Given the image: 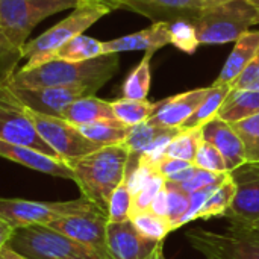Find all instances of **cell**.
<instances>
[{
  "mask_svg": "<svg viewBox=\"0 0 259 259\" xmlns=\"http://www.w3.org/2000/svg\"><path fill=\"white\" fill-rule=\"evenodd\" d=\"M120 68L118 53H105L80 62L49 61L32 68H20L9 87H68L85 85L99 91Z\"/></svg>",
  "mask_w": 259,
  "mask_h": 259,
  "instance_id": "1",
  "label": "cell"
},
{
  "mask_svg": "<svg viewBox=\"0 0 259 259\" xmlns=\"http://www.w3.org/2000/svg\"><path fill=\"white\" fill-rule=\"evenodd\" d=\"M127 162L129 150L121 143L100 147L67 164L73 171V181L79 187L82 197L108 212L109 199L123 182Z\"/></svg>",
  "mask_w": 259,
  "mask_h": 259,
  "instance_id": "2",
  "label": "cell"
},
{
  "mask_svg": "<svg viewBox=\"0 0 259 259\" xmlns=\"http://www.w3.org/2000/svg\"><path fill=\"white\" fill-rule=\"evenodd\" d=\"M253 24H259V8L250 0L222 2L194 21L200 44L235 42Z\"/></svg>",
  "mask_w": 259,
  "mask_h": 259,
  "instance_id": "3",
  "label": "cell"
},
{
  "mask_svg": "<svg viewBox=\"0 0 259 259\" xmlns=\"http://www.w3.org/2000/svg\"><path fill=\"white\" fill-rule=\"evenodd\" d=\"M8 247L26 259H103L90 247L47 225L17 228Z\"/></svg>",
  "mask_w": 259,
  "mask_h": 259,
  "instance_id": "4",
  "label": "cell"
},
{
  "mask_svg": "<svg viewBox=\"0 0 259 259\" xmlns=\"http://www.w3.org/2000/svg\"><path fill=\"white\" fill-rule=\"evenodd\" d=\"M109 12V8L97 2L80 0V3L73 9V12L68 17H65L58 24H55L49 30H46L39 36L23 46V58H27V62L23 68L36 67L42 58L58 50L71 38L82 35L91 24L99 21L102 17L108 15Z\"/></svg>",
  "mask_w": 259,
  "mask_h": 259,
  "instance_id": "5",
  "label": "cell"
},
{
  "mask_svg": "<svg viewBox=\"0 0 259 259\" xmlns=\"http://www.w3.org/2000/svg\"><path fill=\"white\" fill-rule=\"evenodd\" d=\"M185 237L205 259H259V232L252 226L231 223L225 232L194 228Z\"/></svg>",
  "mask_w": 259,
  "mask_h": 259,
  "instance_id": "6",
  "label": "cell"
},
{
  "mask_svg": "<svg viewBox=\"0 0 259 259\" xmlns=\"http://www.w3.org/2000/svg\"><path fill=\"white\" fill-rule=\"evenodd\" d=\"M80 0H0V26L8 38L20 49L44 18L74 9Z\"/></svg>",
  "mask_w": 259,
  "mask_h": 259,
  "instance_id": "7",
  "label": "cell"
},
{
  "mask_svg": "<svg viewBox=\"0 0 259 259\" xmlns=\"http://www.w3.org/2000/svg\"><path fill=\"white\" fill-rule=\"evenodd\" d=\"M96 206V203L85 197L67 202H38L0 197V217L17 229L32 225H49L61 217L82 214Z\"/></svg>",
  "mask_w": 259,
  "mask_h": 259,
  "instance_id": "8",
  "label": "cell"
},
{
  "mask_svg": "<svg viewBox=\"0 0 259 259\" xmlns=\"http://www.w3.org/2000/svg\"><path fill=\"white\" fill-rule=\"evenodd\" d=\"M0 140L26 146L52 158L61 159L39 137L26 112V106L14 96L8 85L0 87Z\"/></svg>",
  "mask_w": 259,
  "mask_h": 259,
  "instance_id": "9",
  "label": "cell"
},
{
  "mask_svg": "<svg viewBox=\"0 0 259 259\" xmlns=\"http://www.w3.org/2000/svg\"><path fill=\"white\" fill-rule=\"evenodd\" d=\"M29 118L32 120L39 137L55 150V153L65 162L85 156L97 149L99 144L90 141L83 134L71 123L61 117L46 115L26 108Z\"/></svg>",
  "mask_w": 259,
  "mask_h": 259,
  "instance_id": "10",
  "label": "cell"
},
{
  "mask_svg": "<svg viewBox=\"0 0 259 259\" xmlns=\"http://www.w3.org/2000/svg\"><path fill=\"white\" fill-rule=\"evenodd\" d=\"M9 87V85H8ZM14 96L29 109L62 117L64 111L76 100L88 96H96V90L85 85L68 87H9Z\"/></svg>",
  "mask_w": 259,
  "mask_h": 259,
  "instance_id": "11",
  "label": "cell"
},
{
  "mask_svg": "<svg viewBox=\"0 0 259 259\" xmlns=\"http://www.w3.org/2000/svg\"><path fill=\"white\" fill-rule=\"evenodd\" d=\"M108 212L96 206L87 212L61 217L47 226L90 247L103 259H109L106 249Z\"/></svg>",
  "mask_w": 259,
  "mask_h": 259,
  "instance_id": "12",
  "label": "cell"
},
{
  "mask_svg": "<svg viewBox=\"0 0 259 259\" xmlns=\"http://www.w3.org/2000/svg\"><path fill=\"white\" fill-rule=\"evenodd\" d=\"M231 176L237 190L225 217L231 223L253 226L259 222V164L246 162Z\"/></svg>",
  "mask_w": 259,
  "mask_h": 259,
  "instance_id": "13",
  "label": "cell"
},
{
  "mask_svg": "<svg viewBox=\"0 0 259 259\" xmlns=\"http://www.w3.org/2000/svg\"><path fill=\"white\" fill-rule=\"evenodd\" d=\"M226 0H123L121 8L137 12L152 23L176 20L196 21L206 9Z\"/></svg>",
  "mask_w": 259,
  "mask_h": 259,
  "instance_id": "14",
  "label": "cell"
},
{
  "mask_svg": "<svg viewBox=\"0 0 259 259\" xmlns=\"http://www.w3.org/2000/svg\"><path fill=\"white\" fill-rule=\"evenodd\" d=\"M161 241L144 237L134 223L108 222L106 225V249L109 259H144L147 258Z\"/></svg>",
  "mask_w": 259,
  "mask_h": 259,
  "instance_id": "15",
  "label": "cell"
},
{
  "mask_svg": "<svg viewBox=\"0 0 259 259\" xmlns=\"http://www.w3.org/2000/svg\"><path fill=\"white\" fill-rule=\"evenodd\" d=\"M208 91H209V87L197 88V90H191L182 94L171 96L162 102H158L156 109L149 118V121L161 127L179 129L193 115V112L206 97Z\"/></svg>",
  "mask_w": 259,
  "mask_h": 259,
  "instance_id": "16",
  "label": "cell"
},
{
  "mask_svg": "<svg viewBox=\"0 0 259 259\" xmlns=\"http://www.w3.org/2000/svg\"><path fill=\"white\" fill-rule=\"evenodd\" d=\"M202 137L222 153L229 173L246 164L243 141L231 123L214 117L202 127Z\"/></svg>",
  "mask_w": 259,
  "mask_h": 259,
  "instance_id": "17",
  "label": "cell"
},
{
  "mask_svg": "<svg viewBox=\"0 0 259 259\" xmlns=\"http://www.w3.org/2000/svg\"><path fill=\"white\" fill-rule=\"evenodd\" d=\"M0 156L9 159L12 162L21 164L35 171L73 181V171L65 161L52 158V156L44 155L35 149L0 140Z\"/></svg>",
  "mask_w": 259,
  "mask_h": 259,
  "instance_id": "18",
  "label": "cell"
},
{
  "mask_svg": "<svg viewBox=\"0 0 259 259\" xmlns=\"http://www.w3.org/2000/svg\"><path fill=\"white\" fill-rule=\"evenodd\" d=\"M170 44V26L168 23H153L150 27L103 41V53H121V52H152Z\"/></svg>",
  "mask_w": 259,
  "mask_h": 259,
  "instance_id": "19",
  "label": "cell"
},
{
  "mask_svg": "<svg viewBox=\"0 0 259 259\" xmlns=\"http://www.w3.org/2000/svg\"><path fill=\"white\" fill-rule=\"evenodd\" d=\"M259 52V30H249L243 33L228 56L215 83H232L238 74L253 61Z\"/></svg>",
  "mask_w": 259,
  "mask_h": 259,
  "instance_id": "20",
  "label": "cell"
},
{
  "mask_svg": "<svg viewBox=\"0 0 259 259\" xmlns=\"http://www.w3.org/2000/svg\"><path fill=\"white\" fill-rule=\"evenodd\" d=\"M64 120L74 126L90 124L103 120H117L111 106V102L102 100L96 96L82 97L73 102L62 114Z\"/></svg>",
  "mask_w": 259,
  "mask_h": 259,
  "instance_id": "21",
  "label": "cell"
},
{
  "mask_svg": "<svg viewBox=\"0 0 259 259\" xmlns=\"http://www.w3.org/2000/svg\"><path fill=\"white\" fill-rule=\"evenodd\" d=\"M105 55L103 53V41H99L96 38L87 36V35H77L62 44L58 50L53 53L47 55L46 58L41 59V64L49 62V61H65V62H80V61H88L93 58H99Z\"/></svg>",
  "mask_w": 259,
  "mask_h": 259,
  "instance_id": "22",
  "label": "cell"
},
{
  "mask_svg": "<svg viewBox=\"0 0 259 259\" xmlns=\"http://www.w3.org/2000/svg\"><path fill=\"white\" fill-rule=\"evenodd\" d=\"M259 112V90H234L231 88L223 105L219 109L217 117L237 123L249 118Z\"/></svg>",
  "mask_w": 259,
  "mask_h": 259,
  "instance_id": "23",
  "label": "cell"
},
{
  "mask_svg": "<svg viewBox=\"0 0 259 259\" xmlns=\"http://www.w3.org/2000/svg\"><path fill=\"white\" fill-rule=\"evenodd\" d=\"M231 91L229 83H212L209 87V91L206 97L202 100V103L197 106V109L193 112V115L179 127L181 131H188V129H200L203 127L208 121H211L214 117H217L220 106L223 105L226 96Z\"/></svg>",
  "mask_w": 259,
  "mask_h": 259,
  "instance_id": "24",
  "label": "cell"
},
{
  "mask_svg": "<svg viewBox=\"0 0 259 259\" xmlns=\"http://www.w3.org/2000/svg\"><path fill=\"white\" fill-rule=\"evenodd\" d=\"M76 127L83 134V137L99 144L100 147L124 143L131 129L124 126L123 123H120L118 120H103V121H96V123L82 124Z\"/></svg>",
  "mask_w": 259,
  "mask_h": 259,
  "instance_id": "25",
  "label": "cell"
},
{
  "mask_svg": "<svg viewBox=\"0 0 259 259\" xmlns=\"http://www.w3.org/2000/svg\"><path fill=\"white\" fill-rule=\"evenodd\" d=\"M111 106L115 118L127 127L147 121L156 109V103H152L147 99L137 100V99H126V97L111 102Z\"/></svg>",
  "mask_w": 259,
  "mask_h": 259,
  "instance_id": "26",
  "label": "cell"
},
{
  "mask_svg": "<svg viewBox=\"0 0 259 259\" xmlns=\"http://www.w3.org/2000/svg\"><path fill=\"white\" fill-rule=\"evenodd\" d=\"M152 56H153L152 52H146L141 62L129 73V76L126 77L121 87L123 97L137 99V100L147 99L152 83V67H150Z\"/></svg>",
  "mask_w": 259,
  "mask_h": 259,
  "instance_id": "27",
  "label": "cell"
},
{
  "mask_svg": "<svg viewBox=\"0 0 259 259\" xmlns=\"http://www.w3.org/2000/svg\"><path fill=\"white\" fill-rule=\"evenodd\" d=\"M235 190H237L235 182L229 175V178L225 182H222L219 187H215V190L209 194L199 214V219L208 220L212 217H225L235 196Z\"/></svg>",
  "mask_w": 259,
  "mask_h": 259,
  "instance_id": "28",
  "label": "cell"
},
{
  "mask_svg": "<svg viewBox=\"0 0 259 259\" xmlns=\"http://www.w3.org/2000/svg\"><path fill=\"white\" fill-rule=\"evenodd\" d=\"M131 222L144 237L153 241H165L167 235L173 231L167 217L158 215L150 209H144L131 215Z\"/></svg>",
  "mask_w": 259,
  "mask_h": 259,
  "instance_id": "29",
  "label": "cell"
},
{
  "mask_svg": "<svg viewBox=\"0 0 259 259\" xmlns=\"http://www.w3.org/2000/svg\"><path fill=\"white\" fill-rule=\"evenodd\" d=\"M202 141H203L202 127L200 129L179 131V134L168 143L164 155L171 156V158H178L182 161H188L193 164Z\"/></svg>",
  "mask_w": 259,
  "mask_h": 259,
  "instance_id": "30",
  "label": "cell"
},
{
  "mask_svg": "<svg viewBox=\"0 0 259 259\" xmlns=\"http://www.w3.org/2000/svg\"><path fill=\"white\" fill-rule=\"evenodd\" d=\"M231 124L243 141L246 162L259 164V112L249 118Z\"/></svg>",
  "mask_w": 259,
  "mask_h": 259,
  "instance_id": "31",
  "label": "cell"
},
{
  "mask_svg": "<svg viewBox=\"0 0 259 259\" xmlns=\"http://www.w3.org/2000/svg\"><path fill=\"white\" fill-rule=\"evenodd\" d=\"M23 59V52L5 33L0 26V87H5L12 79L17 64Z\"/></svg>",
  "mask_w": 259,
  "mask_h": 259,
  "instance_id": "32",
  "label": "cell"
},
{
  "mask_svg": "<svg viewBox=\"0 0 259 259\" xmlns=\"http://www.w3.org/2000/svg\"><path fill=\"white\" fill-rule=\"evenodd\" d=\"M170 26V44H173L178 50L193 55L200 46L196 33L194 23L190 20H176L168 23Z\"/></svg>",
  "mask_w": 259,
  "mask_h": 259,
  "instance_id": "33",
  "label": "cell"
},
{
  "mask_svg": "<svg viewBox=\"0 0 259 259\" xmlns=\"http://www.w3.org/2000/svg\"><path fill=\"white\" fill-rule=\"evenodd\" d=\"M132 191L127 185L126 176L123 182L114 190L108 205V222H124L131 219Z\"/></svg>",
  "mask_w": 259,
  "mask_h": 259,
  "instance_id": "34",
  "label": "cell"
},
{
  "mask_svg": "<svg viewBox=\"0 0 259 259\" xmlns=\"http://www.w3.org/2000/svg\"><path fill=\"white\" fill-rule=\"evenodd\" d=\"M165 190H167V219L175 231L181 228V222L187 214L190 194L184 193L181 188H178L170 182H165Z\"/></svg>",
  "mask_w": 259,
  "mask_h": 259,
  "instance_id": "35",
  "label": "cell"
},
{
  "mask_svg": "<svg viewBox=\"0 0 259 259\" xmlns=\"http://www.w3.org/2000/svg\"><path fill=\"white\" fill-rule=\"evenodd\" d=\"M193 164L202 170H208V171H214V173H229L222 153L211 143H208L205 140L199 146V150L196 153Z\"/></svg>",
  "mask_w": 259,
  "mask_h": 259,
  "instance_id": "36",
  "label": "cell"
},
{
  "mask_svg": "<svg viewBox=\"0 0 259 259\" xmlns=\"http://www.w3.org/2000/svg\"><path fill=\"white\" fill-rule=\"evenodd\" d=\"M229 175H231V173H214V171H208V170L197 168V170L194 171V175H193L188 181H185V182H182V184H173V182H170V184L176 185V187L181 188L184 193L191 194V193L199 191V190H203V188H206V187L222 184L223 181H226V179L229 178ZM165 182H167V181H165Z\"/></svg>",
  "mask_w": 259,
  "mask_h": 259,
  "instance_id": "37",
  "label": "cell"
},
{
  "mask_svg": "<svg viewBox=\"0 0 259 259\" xmlns=\"http://www.w3.org/2000/svg\"><path fill=\"white\" fill-rule=\"evenodd\" d=\"M165 187V179L162 176H156L153 178L147 185H144L141 190H138L135 194H132V211L131 215L144 209H150L155 197L158 196V193Z\"/></svg>",
  "mask_w": 259,
  "mask_h": 259,
  "instance_id": "38",
  "label": "cell"
},
{
  "mask_svg": "<svg viewBox=\"0 0 259 259\" xmlns=\"http://www.w3.org/2000/svg\"><path fill=\"white\" fill-rule=\"evenodd\" d=\"M234 90H259V52L253 61L231 83Z\"/></svg>",
  "mask_w": 259,
  "mask_h": 259,
  "instance_id": "39",
  "label": "cell"
},
{
  "mask_svg": "<svg viewBox=\"0 0 259 259\" xmlns=\"http://www.w3.org/2000/svg\"><path fill=\"white\" fill-rule=\"evenodd\" d=\"M193 165L191 162L188 161H182V159H178V158H171V156H162L158 162H156V170L159 173V176H162L165 181L168 178H171L173 175H176L178 171L187 168Z\"/></svg>",
  "mask_w": 259,
  "mask_h": 259,
  "instance_id": "40",
  "label": "cell"
},
{
  "mask_svg": "<svg viewBox=\"0 0 259 259\" xmlns=\"http://www.w3.org/2000/svg\"><path fill=\"white\" fill-rule=\"evenodd\" d=\"M150 211H153L158 215L167 217V190H165V187L155 197V200L150 206Z\"/></svg>",
  "mask_w": 259,
  "mask_h": 259,
  "instance_id": "41",
  "label": "cell"
},
{
  "mask_svg": "<svg viewBox=\"0 0 259 259\" xmlns=\"http://www.w3.org/2000/svg\"><path fill=\"white\" fill-rule=\"evenodd\" d=\"M14 232H15V228L11 223H8L5 219L0 217V250L8 246Z\"/></svg>",
  "mask_w": 259,
  "mask_h": 259,
  "instance_id": "42",
  "label": "cell"
},
{
  "mask_svg": "<svg viewBox=\"0 0 259 259\" xmlns=\"http://www.w3.org/2000/svg\"><path fill=\"white\" fill-rule=\"evenodd\" d=\"M0 259H26L24 256H21V255H18L17 252H14L11 247H5V249H2L0 250Z\"/></svg>",
  "mask_w": 259,
  "mask_h": 259,
  "instance_id": "43",
  "label": "cell"
},
{
  "mask_svg": "<svg viewBox=\"0 0 259 259\" xmlns=\"http://www.w3.org/2000/svg\"><path fill=\"white\" fill-rule=\"evenodd\" d=\"M144 259H165V255H164V241H161V243L155 247V250H153L147 258Z\"/></svg>",
  "mask_w": 259,
  "mask_h": 259,
  "instance_id": "44",
  "label": "cell"
},
{
  "mask_svg": "<svg viewBox=\"0 0 259 259\" xmlns=\"http://www.w3.org/2000/svg\"><path fill=\"white\" fill-rule=\"evenodd\" d=\"M93 2H97L100 5L109 8L111 11H114V9H120L121 8V2L123 0H93Z\"/></svg>",
  "mask_w": 259,
  "mask_h": 259,
  "instance_id": "45",
  "label": "cell"
},
{
  "mask_svg": "<svg viewBox=\"0 0 259 259\" xmlns=\"http://www.w3.org/2000/svg\"><path fill=\"white\" fill-rule=\"evenodd\" d=\"M252 228H253V229H256V231L259 232V222H258V223H255V225H253Z\"/></svg>",
  "mask_w": 259,
  "mask_h": 259,
  "instance_id": "46",
  "label": "cell"
},
{
  "mask_svg": "<svg viewBox=\"0 0 259 259\" xmlns=\"http://www.w3.org/2000/svg\"><path fill=\"white\" fill-rule=\"evenodd\" d=\"M253 3H255V5H256V6L259 8V2H253Z\"/></svg>",
  "mask_w": 259,
  "mask_h": 259,
  "instance_id": "47",
  "label": "cell"
},
{
  "mask_svg": "<svg viewBox=\"0 0 259 259\" xmlns=\"http://www.w3.org/2000/svg\"><path fill=\"white\" fill-rule=\"evenodd\" d=\"M250 2H259V0H250Z\"/></svg>",
  "mask_w": 259,
  "mask_h": 259,
  "instance_id": "48",
  "label": "cell"
}]
</instances>
